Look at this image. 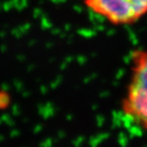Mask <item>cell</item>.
<instances>
[{
  "label": "cell",
  "instance_id": "cell-1",
  "mask_svg": "<svg viewBox=\"0 0 147 147\" xmlns=\"http://www.w3.org/2000/svg\"><path fill=\"white\" fill-rule=\"evenodd\" d=\"M120 110L135 125L147 132V49H137L132 53Z\"/></svg>",
  "mask_w": 147,
  "mask_h": 147
},
{
  "label": "cell",
  "instance_id": "cell-2",
  "mask_svg": "<svg viewBox=\"0 0 147 147\" xmlns=\"http://www.w3.org/2000/svg\"><path fill=\"white\" fill-rule=\"evenodd\" d=\"M94 14L114 26H129L147 16V0H84Z\"/></svg>",
  "mask_w": 147,
  "mask_h": 147
},
{
  "label": "cell",
  "instance_id": "cell-3",
  "mask_svg": "<svg viewBox=\"0 0 147 147\" xmlns=\"http://www.w3.org/2000/svg\"><path fill=\"white\" fill-rule=\"evenodd\" d=\"M11 102L10 93L6 90L0 89V110H6L10 107Z\"/></svg>",
  "mask_w": 147,
  "mask_h": 147
}]
</instances>
